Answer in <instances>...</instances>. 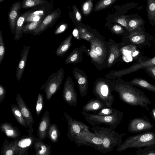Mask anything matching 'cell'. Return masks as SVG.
Returning a JSON list of instances; mask_svg holds the SVG:
<instances>
[{
  "instance_id": "cell-23",
  "label": "cell",
  "mask_w": 155,
  "mask_h": 155,
  "mask_svg": "<svg viewBox=\"0 0 155 155\" xmlns=\"http://www.w3.org/2000/svg\"><path fill=\"white\" fill-rule=\"evenodd\" d=\"M72 35L71 34L63 41L56 49L57 55L61 56L68 50L71 45V41Z\"/></svg>"
},
{
  "instance_id": "cell-25",
  "label": "cell",
  "mask_w": 155,
  "mask_h": 155,
  "mask_svg": "<svg viewBox=\"0 0 155 155\" xmlns=\"http://www.w3.org/2000/svg\"><path fill=\"white\" fill-rule=\"evenodd\" d=\"M123 59L127 62L132 61V54L136 50L134 45H129L123 47L121 50Z\"/></svg>"
},
{
  "instance_id": "cell-26",
  "label": "cell",
  "mask_w": 155,
  "mask_h": 155,
  "mask_svg": "<svg viewBox=\"0 0 155 155\" xmlns=\"http://www.w3.org/2000/svg\"><path fill=\"white\" fill-rule=\"evenodd\" d=\"M120 55V50L117 46L113 45L109 51V57L107 60V64L109 67L111 66Z\"/></svg>"
},
{
  "instance_id": "cell-38",
  "label": "cell",
  "mask_w": 155,
  "mask_h": 155,
  "mask_svg": "<svg viewBox=\"0 0 155 155\" xmlns=\"http://www.w3.org/2000/svg\"><path fill=\"white\" fill-rule=\"evenodd\" d=\"M79 54L77 51H74L66 58L65 61L66 64L76 62L79 59Z\"/></svg>"
},
{
  "instance_id": "cell-16",
  "label": "cell",
  "mask_w": 155,
  "mask_h": 155,
  "mask_svg": "<svg viewBox=\"0 0 155 155\" xmlns=\"http://www.w3.org/2000/svg\"><path fill=\"white\" fill-rule=\"evenodd\" d=\"M23 47L21 53V58L16 69V77L18 82L20 81L24 72L30 49L29 46H24Z\"/></svg>"
},
{
  "instance_id": "cell-45",
  "label": "cell",
  "mask_w": 155,
  "mask_h": 155,
  "mask_svg": "<svg viewBox=\"0 0 155 155\" xmlns=\"http://www.w3.org/2000/svg\"><path fill=\"white\" fill-rule=\"evenodd\" d=\"M148 12L150 17L155 16V1H149Z\"/></svg>"
},
{
  "instance_id": "cell-28",
  "label": "cell",
  "mask_w": 155,
  "mask_h": 155,
  "mask_svg": "<svg viewBox=\"0 0 155 155\" xmlns=\"http://www.w3.org/2000/svg\"><path fill=\"white\" fill-rule=\"evenodd\" d=\"M133 43L139 44L143 43L145 41V36L143 34L138 32L130 34L127 37Z\"/></svg>"
},
{
  "instance_id": "cell-35",
  "label": "cell",
  "mask_w": 155,
  "mask_h": 155,
  "mask_svg": "<svg viewBox=\"0 0 155 155\" xmlns=\"http://www.w3.org/2000/svg\"><path fill=\"white\" fill-rule=\"evenodd\" d=\"M33 140L31 138L28 137L22 139L18 141L17 143L18 148L24 149L28 148L32 144Z\"/></svg>"
},
{
  "instance_id": "cell-39",
  "label": "cell",
  "mask_w": 155,
  "mask_h": 155,
  "mask_svg": "<svg viewBox=\"0 0 155 155\" xmlns=\"http://www.w3.org/2000/svg\"><path fill=\"white\" fill-rule=\"evenodd\" d=\"M18 149L17 143H12L6 146L3 151V155H13L15 151Z\"/></svg>"
},
{
  "instance_id": "cell-34",
  "label": "cell",
  "mask_w": 155,
  "mask_h": 155,
  "mask_svg": "<svg viewBox=\"0 0 155 155\" xmlns=\"http://www.w3.org/2000/svg\"><path fill=\"white\" fill-rule=\"evenodd\" d=\"M78 30L79 36L83 39L90 41L93 38L94 35L84 28L80 27Z\"/></svg>"
},
{
  "instance_id": "cell-7",
  "label": "cell",
  "mask_w": 155,
  "mask_h": 155,
  "mask_svg": "<svg viewBox=\"0 0 155 155\" xmlns=\"http://www.w3.org/2000/svg\"><path fill=\"white\" fill-rule=\"evenodd\" d=\"M73 141L78 147L82 145L92 147L103 153L102 140L89 130L80 132L76 136Z\"/></svg>"
},
{
  "instance_id": "cell-6",
  "label": "cell",
  "mask_w": 155,
  "mask_h": 155,
  "mask_svg": "<svg viewBox=\"0 0 155 155\" xmlns=\"http://www.w3.org/2000/svg\"><path fill=\"white\" fill-rule=\"evenodd\" d=\"M64 74L63 69H59L57 71L51 74L41 87V90H43L45 93L47 101H49L53 95L61 89Z\"/></svg>"
},
{
  "instance_id": "cell-3",
  "label": "cell",
  "mask_w": 155,
  "mask_h": 155,
  "mask_svg": "<svg viewBox=\"0 0 155 155\" xmlns=\"http://www.w3.org/2000/svg\"><path fill=\"white\" fill-rule=\"evenodd\" d=\"M155 147V133L149 131L130 136L117 147L116 151L122 152L128 148Z\"/></svg>"
},
{
  "instance_id": "cell-13",
  "label": "cell",
  "mask_w": 155,
  "mask_h": 155,
  "mask_svg": "<svg viewBox=\"0 0 155 155\" xmlns=\"http://www.w3.org/2000/svg\"><path fill=\"white\" fill-rule=\"evenodd\" d=\"M73 74L78 82L81 96L82 97H85L87 94L89 87L87 75L84 71L77 68L74 69Z\"/></svg>"
},
{
  "instance_id": "cell-44",
  "label": "cell",
  "mask_w": 155,
  "mask_h": 155,
  "mask_svg": "<svg viewBox=\"0 0 155 155\" xmlns=\"http://www.w3.org/2000/svg\"><path fill=\"white\" fill-rule=\"evenodd\" d=\"M151 78L155 80V66H151L143 68Z\"/></svg>"
},
{
  "instance_id": "cell-40",
  "label": "cell",
  "mask_w": 155,
  "mask_h": 155,
  "mask_svg": "<svg viewBox=\"0 0 155 155\" xmlns=\"http://www.w3.org/2000/svg\"><path fill=\"white\" fill-rule=\"evenodd\" d=\"M5 52V47L3 40L2 32L0 31V64L4 58Z\"/></svg>"
},
{
  "instance_id": "cell-10",
  "label": "cell",
  "mask_w": 155,
  "mask_h": 155,
  "mask_svg": "<svg viewBox=\"0 0 155 155\" xmlns=\"http://www.w3.org/2000/svg\"><path fill=\"white\" fill-rule=\"evenodd\" d=\"M153 125L150 120L143 115L132 119L128 124V131L131 133H141L150 131Z\"/></svg>"
},
{
  "instance_id": "cell-8",
  "label": "cell",
  "mask_w": 155,
  "mask_h": 155,
  "mask_svg": "<svg viewBox=\"0 0 155 155\" xmlns=\"http://www.w3.org/2000/svg\"><path fill=\"white\" fill-rule=\"evenodd\" d=\"M90 41L91 48L88 54L94 62L99 64H102L107 54L106 49L104 43L94 37Z\"/></svg>"
},
{
  "instance_id": "cell-31",
  "label": "cell",
  "mask_w": 155,
  "mask_h": 155,
  "mask_svg": "<svg viewBox=\"0 0 155 155\" xmlns=\"http://www.w3.org/2000/svg\"><path fill=\"white\" fill-rule=\"evenodd\" d=\"M45 2V1L42 0H25L23 1L22 7L23 8H28Z\"/></svg>"
},
{
  "instance_id": "cell-22",
  "label": "cell",
  "mask_w": 155,
  "mask_h": 155,
  "mask_svg": "<svg viewBox=\"0 0 155 155\" xmlns=\"http://www.w3.org/2000/svg\"><path fill=\"white\" fill-rule=\"evenodd\" d=\"M0 128L8 137L15 138L18 136V128L10 123L5 122L2 123L1 124Z\"/></svg>"
},
{
  "instance_id": "cell-53",
  "label": "cell",
  "mask_w": 155,
  "mask_h": 155,
  "mask_svg": "<svg viewBox=\"0 0 155 155\" xmlns=\"http://www.w3.org/2000/svg\"><path fill=\"white\" fill-rule=\"evenodd\" d=\"M4 0H0V2L1 3L2 2L4 1Z\"/></svg>"
},
{
  "instance_id": "cell-51",
  "label": "cell",
  "mask_w": 155,
  "mask_h": 155,
  "mask_svg": "<svg viewBox=\"0 0 155 155\" xmlns=\"http://www.w3.org/2000/svg\"><path fill=\"white\" fill-rule=\"evenodd\" d=\"M151 115L155 122V107H153L152 109Z\"/></svg>"
},
{
  "instance_id": "cell-52",
  "label": "cell",
  "mask_w": 155,
  "mask_h": 155,
  "mask_svg": "<svg viewBox=\"0 0 155 155\" xmlns=\"http://www.w3.org/2000/svg\"><path fill=\"white\" fill-rule=\"evenodd\" d=\"M139 54V51H135L132 54V57H135L137 55Z\"/></svg>"
},
{
  "instance_id": "cell-41",
  "label": "cell",
  "mask_w": 155,
  "mask_h": 155,
  "mask_svg": "<svg viewBox=\"0 0 155 155\" xmlns=\"http://www.w3.org/2000/svg\"><path fill=\"white\" fill-rule=\"evenodd\" d=\"M93 7V3L91 0L85 2L82 6L83 13L84 15H88L91 12Z\"/></svg>"
},
{
  "instance_id": "cell-15",
  "label": "cell",
  "mask_w": 155,
  "mask_h": 155,
  "mask_svg": "<svg viewBox=\"0 0 155 155\" xmlns=\"http://www.w3.org/2000/svg\"><path fill=\"white\" fill-rule=\"evenodd\" d=\"M22 8L20 2H14L12 5L8 13L9 27L12 34L15 33L17 21L19 17L20 10Z\"/></svg>"
},
{
  "instance_id": "cell-4",
  "label": "cell",
  "mask_w": 155,
  "mask_h": 155,
  "mask_svg": "<svg viewBox=\"0 0 155 155\" xmlns=\"http://www.w3.org/2000/svg\"><path fill=\"white\" fill-rule=\"evenodd\" d=\"M114 81L106 78H99L95 81L93 88V93L96 98L111 108L114 101L112 92L114 91Z\"/></svg>"
},
{
  "instance_id": "cell-17",
  "label": "cell",
  "mask_w": 155,
  "mask_h": 155,
  "mask_svg": "<svg viewBox=\"0 0 155 155\" xmlns=\"http://www.w3.org/2000/svg\"><path fill=\"white\" fill-rule=\"evenodd\" d=\"M50 123V114L48 111L43 114L39 124L38 131L40 138L43 139L46 136V132Z\"/></svg>"
},
{
  "instance_id": "cell-32",
  "label": "cell",
  "mask_w": 155,
  "mask_h": 155,
  "mask_svg": "<svg viewBox=\"0 0 155 155\" xmlns=\"http://www.w3.org/2000/svg\"><path fill=\"white\" fill-rule=\"evenodd\" d=\"M44 107V98L43 95L39 93L37 97L36 104V111L38 116H39Z\"/></svg>"
},
{
  "instance_id": "cell-50",
  "label": "cell",
  "mask_w": 155,
  "mask_h": 155,
  "mask_svg": "<svg viewBox=\"0 0 155 155\" xmlns=\"http://www.w3.org/2000/svg\"><path fill=\"white\" fill-rule=\"evenodd\" d=\"M73 35L77 39H79V31L77 28L74 29L72 32Z\"/></svg>"
},
{
  "instance_id": "cell-12",
  "label": "cell",
  "mask_w": 155,
  "mask_h": 155,
  "mask_svg": "<svg viewBox=\"0 0 155 155\" xmlns=\"http://www.w3.org/2000/svg\"><path fill=\"white\" fill-rule=\"evenodd\" d=\"M63 99L70 106L75 107L77 103V95L72 78L69 76L67 78L64 84L62 92Z\"/></svg>"
},
{
  "instance_id": "cell-19",
  "label": "cell",
  "mask_w": 155,
  "mask_h": 155,
  "mask_svg": "<svg viewBox=\"0 0 155 155\" xmlns=\"http://www.w3.org/2000/svg\"><path fill=\"white\" fill-rule=\"evenodd\" d=\"M107 107L103 102L96 98L90 100L83 107L82 111L88 112L90 111H100L102 109Z\"/></svg>"
},
{
  "instance_id": "cell-14",
  "label": "cell",
  "mask_w": 155,
  "mask_h": 155,
  "mask_svg": "<svg viewBox=\"0 0 155 155\" xmlns=\"http://www.w3.org/2000/svg\"><path fill=\"white\" fill-rule=\"evenodd\" d=\"M16 101L28 126L31 127L34 122L32 115L22 97L18 93L16 94Z\"/></svg>"
},
{
  "instance_id": "cell-11",
  "label": "cell",
  "mask_w": 155,
  "mask_h": 155,
  "mask_svg": "<svg viewBox=\"0 0 155 155\" xmlns=\"http://www.w3.org/2000/svg\"><path fill=\"white\" fill-rule=\"evenodd\" d=\"M64 114L68 123V131L67 136L71 141L82 131L89 130V127L87 125L75 119H73L67 112H65Z\"/></svg>"
},
{
  "instance_id": "cell-1",
  "label": "cell",
  "mask_w": 155,
  "mask_h": 155,
  "mask_svg": "<svg viewBox=\"0 0 155 155\" xmlns=\"http://www.w3.org/2000/svg\"><path fill=\"white\" fill-rule=\"evenodd\" d=\"M114 81V91L118 93L121 101L131 106H139L149 110L148 106L151 104V101L142 91L130 81L118 78Z\"/></svg>"
},
{
  "instance_id": "cell-27",
  "label": "cell",
  "mask_w": 155,
  "mask_h": 155,
  "mask_svg": "<svg viewBox=\"0 0 155 155\" xmlns=\"http://www.w3.org/2000/svg\"><path fill=\"white\" fill-rule=\"evenodd\" d=\"M35 147L37 155H50L49 147L43 143L38 142L35 144Z\"/></svg>"
},
{
  "instance_id": "cell-29",
  "label": "cell",
  "mask_w": 155,
  "mask_h": 155,
  "mask_svg": "<svg viewBox=\"0 0 155 155\" xmlns=\"http://www.w3.org/2000/svg\"><path fill=\"white\" fill-rule=\"evenodd\" d=\"M48 133L50 138L53 142H56L58 139L59 131L56 124H52L49 127Z\"/></svg>"
},
{
  "instance_id": "cell-33",
  "label": "cell",
  "mask_w": 155,
  "mask_h": 155,
  "mask_svg": "<svg viewBox=\"0 0 155 155\" xmlns=\"http://www.w3.org/2000/svg\"><path fill=\"white\" fill-rule=\"evenodd\" d=\"M116 0H102L100 1L95 7V10L99 11L104 9L114 3Z\"/></svg>"
},
{
  "instance_id": "cell-43",
  "label": "cell",
  "mask_w": 155,
  "mask_h": 155,
  "mask_svg": "<svg viewBox=\"0 0 155 155\" xmlns=\"http://www.w3.org/2000/svg\"><path fill=\"white\" fill-rule=\"evenodd\" d=\"M127 15H122L120 17L116 18L115 19V21L121 24L126 29L129 30L127 24L126 20V18L128 17Z\"/></svg>"
},
{
  "instance_id": "cell-5",
  "label": "cell",
  "mask_w": 155,
  "mask_h": 155,
  "mask_svg": "<svg viewBox=\"0 0 155 155\" xmlns=\"http://www.w3.org/2000/svg\"><path fill=\"white\" fill-rule=\"evenodd\" d=\"M81 113L86 120L91 125L96 126L102 124L108 125L114 130L120 123L123 117V113L116 109L112 114L101 116L82 111Z\"/></svg>"
},
{
  "instance_id": "cell-42",
  "label": "cell",
  "mask_w": 155,
  "mask_h": 155,
  "mask_svg": "<svg viewBox=\"0 0 155 155\" xmlns=\"http://www.w3.org/2000/svg\"><path fill=\"white\" fill-rule=\"evenodd\" d=\"M116 109L106 107L102 109L96 115L101 116L109 115L112 114Z\"/></svg>"
},
{
  "instance_id": "cell-48",
  "label": "cell",
  "mask_w": 155,
  "mask_h": 155,
  "mask_svg": "<svg viewBox=\"0 0 155 155\" xmlns=\"http://www.w3.org/2000/svg\"><path fill=\"white\" fill-rule=\"evenodd\" d=\"M112 31L116 34H120L124 31L123 28L120 25H115L112 27Z\"/></svg>"
},
{
  "instance_id": "cell-21",
  "label": "cell",
  "mask_w": 155,
  "mask_h": 155,
  "mask_svg": "<svg viewBox=\"0 0 155 155\" xmlns=\"http://www.w3.org/2000/svg\"><path fill=\"white\" fill-rule=\"evenodd\" d=\"M130 81L135 86L155 93V85L143 78H135Z\"/></svg>"
},
{
  "instance_id": "cell-30",
  "label": "cell",
  "mask_w": 155,
  "mask_h": 155,
  "mask_svg": "<svg viewBox=\"0 0 155 155\" xmlns=\"http://www.w3.org/2000/svg\"><path fill=\"white\" fill-rule=\"evenodd\" d=\"M42 21V20H40L38 21H32L24 26L22 31L25 32L33 31L38 27Z\"/></svg>"
},
{
  "instance_id": "cell-37",
  "label": "cell",
  "mask_w": 155,
  "mask_h": 155,
  "mask_svg": "<svg viewBox=\"0 0 155 155\" xmlns=\"http://www.w3.org/2000/svg\"><path fill=\"white\" fill-rule=\"evenodd\" d=\"M143 21L141 19H132L127 24L129 31H133L142 24Z\"/></svg>"
},
{
  "instance_id": "cell-47",
  "label": "cell",
  "mask_w": 155,
  "mask_h": 155,
  "mask_svg": "<svg viewBox=\"0 0 155 155\" xmlns=\"http://www.w3.org/2000/svg\"><path fill=\"white\" fill-rule=\"evenodd\" d=\"M6 90L5 88L1 84H0V104H1L5 98Z\"/></svg>"
},
{
  "instance_id": "cell-49",
  "label": "cell",
  "mask_w": 155,
  "mask_h": 155,
  "mask_svg": "<svg viewBox=\"0 0 155 155\" xmlns=\"http://www.w3.org/2000/svg\"><path fill=\"white\" fill-rule=\"evenodd\" d=\"M73 10L75 18L78 21H80L81 19V16L78 11L76 6L73 5L72 7Z\"/></svg>"
},
{
  "instance_id": "cell-36",
  "label": "cell",
  "mask_w": 155,
  "mask_h": 155,
  "mask_svg": "<svg viewBox=\"0 0 155 155\" xmlns=\"http://www.w3.org/2000/svg\"><path fill=\"white\" fill-rule=\"evenodd\" d=\"M135 155H155V147L138 149L136 151Z\"/></svg>"
},
{
  "instance_id": "cell-18",
  "label": "cell",
  "mask_w": 155,
  "mask_h": 155,
  "mask_svg": "<svg viewBox=\"0 0 155 155\" xmlns=\"http://www.w3.org/2000/svg\"><path fill=\"white\" fill-rule=\"evenodd\" d=\"M59 16V14L57 11L48 15L43 20L38 27L33 32L36 34L43 32L57 19Z\"/></svg>"
},
{
  "instance_id": "cell-9",
  "label": "cell",
  "mask_w": 155,
  "mask_h": 155,
  "mask_svg": "<svg viewBox=\"0 0 155 155\" xmlns=\"http://www.w3.org/2000/svg\"><path fill=\"white\" fill-rule=\"evenodd\" d=\"M151 66H155V57L148 61L134 64L128 68L111 71L104 77L107 79L114 81L117 78H120L124 75L130 74L140 69Z\"/></svg>"
},
{
  "instance_id": "cell-46",
  "label": "cell",
  "mask_w": 155,
  "mask_h": 155,
  "mask_svg": "<svg viewBox=\"0 0 155 155\" xmlns=\"http://www.w3.org/2000/svg\"><path fill=\"white\" fill-rule=\"evenodd\" d=\"M68 25L67 24H63L57 27L54 31L55 35H58L64 31L67 28Z\"/></svg>"
},
{
  "instance_id": "cell-2",
  "label": "cell",
  "mask_w": 155,
  "mask_h": 155,
  "mask_svg": "<svg viewBox=\"0 0 155 155\" xmlns=\"http://www.w3.org/2000/svg\"><path fill=\"white\" fill-rule=\"evenodd\" d=\"M90 129L102 140L103 153L112 151L114 147L121 144L123 137L126 135L124 133L120 134L110 127L94 126Z\"/></svg>"
},
{
  "instance_id": "cell-20",
  "label": "cell",
  "mask_w": 155,
  "mask_h": 155,
  "mask_svg": "<svg viewBox=\"0 0 155 155\" xmlns=\"http://www.w3.org/2000/svg\"><path fill=\"white\" fill-rule=\"evenodd\" d=\"M32 12V11H28L23 13L20 16L16 25L15 35L14 40L18 41L22 36L21 34L23 24L28 15Z\"/></svg>"
},
{
  "instance_id": "cell-24",
  "label": "cell",
  "mask_w": 155,
  "mask_h": 155,
  "mask_svg": "<svg viewBox=\"0 0 155 155\" xmlns=\"http://www.w3.org/2000/svg\"><path fill=\"white\" fill-rule=\"evenodd\" d=\"M11 108L15 118L18 123L21 125L26 127V124L18 105L13 104L11 105Z\"/></svg>"
}]
</instances>
